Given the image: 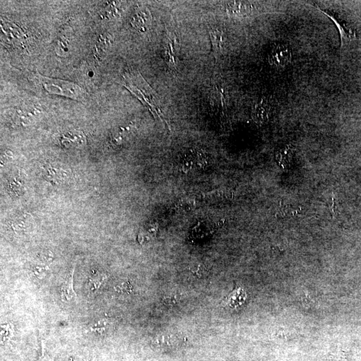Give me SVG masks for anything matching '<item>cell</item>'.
Returning a JSON list of instances; mask_svg holds the SVG:
<instances>
[{
    "label": "cell",
    "instance_id": "obj_1",
    "mask_svg": "<svg viewBox=\"0 0 361 361\" xmlns=\"http://www.w3.org/2000/svg\"><path fill=\"white\" fill-rule=\"evenodd\" d=\"M39 77L44 88L50 94L60 95L76 100H82L84 98V90L74 83L42 75Z\"/></svg>",
    "mask_w": 361,
    "mask_h": 361
},
{
    "label": "cell",
    "instance_id": "obj_2",
    "mask_svg": "<svg viewBox=\"0 0 361 361\" xmlns=\"http://www.w3.org/2000/svg\"><path fill=\"white\" fill-rule=\"evenodd\" d=\"M292 58V50L290 46L285 43L274 44L268 53V62L272 66L282 69L288 66Z\"/></svg>",
    "mask_w": 361,
    "mask_h": 361
},
{
    "label": "cell",
    "instance_id": "obj_3",
    "mask_svg": "<svg viewBox=\"0 0 361 361\" xmlns=\"http://www.w3.org/2000/svg\"><path fill=\"white\" fill-rule=\"evenodd\" d=\"M314 7H316L317 10L324 14L329 18L332 20L333 22L336 26L340 35L341 47L344 48L346 46L347 44L356 39V32H355L354 30L348 24L339 18L336 15L334 14V13L328 10H324L320 9V8L317 6L314 5Z\"/></svg>",
    "mask_w": 361,
    "mask_h": 361
},
{
    "label": "cell",
    "instance_id": "obj_4",
    "mask_svg": "<svg viewBox=\"0 0 361 361\" xmlns=\"http://www.w3.org/2000/svg\"><path fill=\"white\" fill-rule=\"evenodd\" d=\"M207 164L206 154L198 150H192L186 154L182 160V168L187 172L192 170L203 168Z\"/></svg>",
    "mask_w": 361,
    "mask_h": 361
},
{
    "label": "cell",
    "instance_id": "obj_5",
    "mask_svg": "<svg viewBox=\"0 0 361 361\" xmlns=\"http://www.w3.org/2000/svg\"><path fill=\"white\" fill-rule=\"evenodd\" d=\"M270 103L267 98H262L254 104L252 117L258 124H264L268 120L270 114Z\"/></svg>",
    "mask_w": 361,
    "mask_h": 361
},
{
    "label": "cell",
    "instance_id": "obj_6",
    "mask_svg": "<svg viewBox=\"0 0 361 361\" xmlns=\"http://www.w3.org/2000/svg\"><path fill=\"white\" fill-rule=\"evenodd\" d=\"M112 36L109 34L100 35L94 48V56L96 60L101 61L104 58L112 46Z\"/></svg>",
    "mask_w": 361,
    "mask_h": 361
},
{
    "label": "cell",
    "instance_id": "obj_7",
    "mask_svg": "<svg viewBox=\"0 0 361 361\" xmlns=\"http://www.w3.org/2000/svg\"><path fill=\"white\" fill-rule=\"evenodd\" d=\"M152 22V16L148 9H140L132 16V24L138 31L144 32L148 30Z\"/></svg>",
    "mask_w": 361,
    "mask_h": 361
},
{
    "label": "cell",
    "instance_id": "obj_8",
    "mask_svg": "<svg viewBox=\"0 0 361 361\" xmlns=\"http://www.w3.org/2000/svg\"><path fill=\"white\" fill-rule=\"evenodd\" d=\"M226 11L233 16H243L251 11L252 8L250 4L243 2H229L226 4Z\"/></svg>",
    "mask_w": 361,
    "mask_h": 361
},
{
    "label": "cell",
    "instance_id": "obj_9",
    "mask_svg": "<svg viewBox=\"0 0 361 361\" xmlns=\"http://www.w3.org/2000/svg\"><path fill=\"white\" fill-rule=\"evenodd\" d=\"M247 295L242 288H238L224 300V302L232 308L242 306L245 302Z\"/></svg>",
    "mask_w": 361,
    "mask_h": 361
},
{
    "label": "cell",
    "instance_id": "obj_10",
    "mask_svg": "<svg viewBox=\"0 0 361 361\" xmlns=\"http://www.w3.org/2000/svg\"><path fill=\"white\" fill-rule=\"evenodd\" d=\"M74 268L71 271L70 274L65 281L64 284L61 287V299L63 302H70L72 300L76 299V294L73 288V280H74Z\"/></svg>",
    "mask_w": 361,
    "mask_h": 361
},
{
    "label": "cell",
    "instance_id": "obj_11",
    "mask_svg": "<svg viewBox=\"0 0 361 361\" xmlns=\"http://www.w3.org/2000/svg\"><path fill=\"white\" fill-rule=\"evenodd\" d=\"M203 198L206 201L218 203V202L226 201L233 198V193L230 190L219 189L204 194Z\"/></svg>",
    "mask_w": 361,
    "mask_h": 361
},
{
    "label": "cell",
    "instance_id": "obj_12",
    "mask_svg": "<svg viewBox=\"0 0 361 361\" xmlns=\"http://www.w3.org/2000/svg\"><path fill=\"white\" fill-rule=\"evenodd\" d=\"M176 336L172 334H162L156 337L154 340V344L160 349H170L174 348L178 343Z\"/></svg>",
    "mask_w": 361,
    "mask_h": 361
},
{
    "label": "cell",
    "instance_id": "obj_13",
    "mask_svg": "<svg viewBox=\"0 0 361 361\" xmlns=\"http://www.w3.org/2000/svg\"><path fill=\"white\" fill-rule=\"evenodd\" d=\"M212 48L214 52L218 54L221 51L224 44L223 33L218 29H212L210 32Z\"/></svg>",
    "mask_w": 361,
    "mask_h": 361
},
{
    "label": "cell",
    "instance_id": "obj_14",
    "mask_svg": "<svg viewBox=\"0 0 361 361\" xmlns=\"http://www.w3.org/2000/svg\"><path fill=\"white\" fill-rule=\"evenodd\" d=\"M70 50V41L64 36H60L57 40L56 44V52L60 56H65Z\"/></svg>",
    "mask_w": 361,
    "mask_h": 361
},
{
    "label": "cell",
    "instance_id": "obj_15",
    "mask_svg": "<svg viewBox=\"0 0 361 361\" xmlns=\"http://www.w3.org/2000/svg\"><path fill=\"white\" fill-rule=\"evenodd\" d=\"M118 8V4L115 2H108L104 8L103 15L104 16V18L108 19L116 18L120 16V11Z\"/></svg>",
    "mask_w": 361,
    "mask_h": 361
},
{
    "label": "cell",
    "instance_id": "obj_16",
    "mask_svg": "<svg viewBox=\"0 0 361 361\" xmlns=\"http://www.w3.org/2000/svg\"><path fill=\"white\" fill-rule=\"evenodd\" d=\"M106 276L102 275L97 277L96 278H90L88 280V292L90 294L96 293L106 280Z\"/></svg>",
    "mask_w": 361,
    "mask_h": 361
},
{
    "label": "cell",
    "instance_id": "obj_17",
    "mask_svg": "<svg viewBox=\"0 0 361 361\" xmlns=\"http://www.w3.org/2000/svg\"><path fill=\"white\" fill-rule=\"evenodd\" d=\"M196 204L195 200L189 199V198H184L180 200L178 204H176V208L180 212H190L192 211L196 208Z\"/></svg>",
    "mask_w": 361,
    "mask_h": 361
},
{
    "label": "cell",
    "instance_id": "obj_18",
    "mask_svg": "<svg viewBox=\"0 0 361 361\" xmlns=\"http://www.w3.org/2000/svg\"><path fill=\"white\" fill-rule=\"evenodd\" d=\"M84 138L80 132H75V134H68L64 136L63 142L66 144H80L84 142Z\"/></svg>",
    "mask_w": 361,
    "mask_h": 361
},
{
    "label": "cell",
    "instance_id": "obj_19",
    "mask_svg": "<svg viewBox=\"0 0 361 361\" xmlns=\"http://www.w3.org/2000/svg\"><path fill=\"white\" fill-rule=\"evenodd\" d=\"M190 271L192 272V273L193 274L194 276H196V277L200 278L207 276L208 273H209L207 268L203 264L194 266H192L191 268H190Z\"/></svg>",
    "mask_w": 361,
    "mask_h": 361
},
{
    "label": "cell",
    "instance_id": "obj_20",
    "mask_svg": "<svg viewBox=\"0 0 361 361\" xmlns=\"http://www.w3.org/2000/svg\"><path fill=\"white\" fill-rule=\"evenodd\" d=\"M114 290L116 292L120 294H130L132 291V286L130 282H124L116 287H114Z\"/></svg>",
    "mask_w": 361,
    "mask_h": 361
},
{
    "label": "cell",
    "instance_id": "obj_21",
    "mask_svg": "<svg viewBox=\"0 0 361 361\" xmlns=\"http://www.w3.org/2000/svg\"><path fill=\"white\" fill-rule=\"evenodd\" d=\"M48 270L46 266H36L33 268V274L37 278L42 279L45 276L46 272Z\"/></svg>",
    "mask_w": 361,
    "mask_h": 361
},
{
    "label": "cell",
    "instance_id": "obj_22",
    "mask_svg": "<svg viewBox=\"0 0 361 361\" xmlns=\"http://www.w3.org/2000/svg\"><path fill=\"white\" fill-rule=\"evenodd\" d=\"M180 296L178 294L168 296L164 298V302L168 306H174L180 302Z\"/></svg>",
    "mask_w": 361,
    "mask_h": 361
},
{
    "label": "cell",
    "instance_id": "obj_23",
    "mask_svg": "<svg viewBox=\"0 0 361 361\" xmlns=\"http://www.w3.org/2000/svg\"><path fill=\"white\" fill-rule=\"evenodd\" d=\"M2 328H3V330H2V333H4L3 334V341L5 342L6 340H8L11 337L13 336L14 330L12 328V325L7 324L4 325V326H2Z\"/></svg>",
    "mask_w": 361,
    "mask_h": 361
},
{
    "label": "cell",
    "instance_id": "obj_24",
    "mask_svg": "<svg viewBox=\"0 0 361 361\" xmlns=\"http://www.w3.org/2000/svg\"><path fill=\"white\" fill-rule=\"evenodd\" d=\"M107 324H108V322L106 320L101 319V320L92 323L88 327H90V328H101V327H106Z\"/></svg>",
    "mask_w": 361,
    "mask_h": 361
},
{
    "label": "cell",
    "instance_id": "obj_25",
    "mask_svg": "<svg viewBox=\"0 0 361 361\" xmlns=\"http://www.w3.org/2000/svg\"><path fill=\"white\" fill-rule=\"evenodd\" d=\"M328 206L329 208H330V212H332V213L334 214L335 210L336 209V208L334 207V206H336V203H335L334 198H332V200H330Z\"/></svg>",
    "mask_w": 361,
    "mask_h": 361
}]
</instances>
